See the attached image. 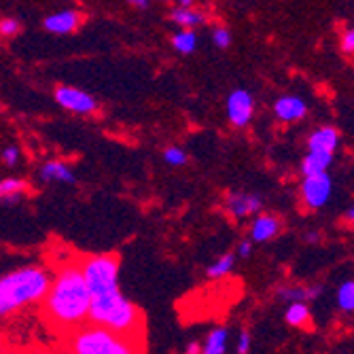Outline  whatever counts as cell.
<instances>
[{"label": "cell", "mask_w": 354, "mask_h": 354, "mask_svg": "<svg viewBox=\"0 0 354 354\" xmlns=\"http://www.w3.org/2000/svg\"><path fill=\"white\" fill-rule=\"evenodd\" d=\"M91 310V291L87 286L81 263H66L57 270L47 297L43 299V314L53 329L71 333L85 325Z\"/></svg>", "instance_id": "1"}, {"label": "cell", "mask_w": 354, "mask_h": 354, "mask_svg": "<svg viewBox=\"0 0 354 354\" xmlns=\"http://www.w3.org/2000/svg\"><path fill=\"white\" fill-rule=\"evenodd\" d=\"M51 278L41 268H21L0 280V314L7 316L21 306L35 304L47 297Z\"/></svg>", "instance_id": "2"}, {"label": "cell", "mask_w": 354, "mask_h": 354, "mask_svg": "<svg viewBox=\"0 0 354 354\" xmlns=\"http://www.w3.org/2000/svg\"><path fill=\"white\" fill-rule=\"evenodd\" d=\"M136 337H127L121 333H115L109 327L102 325H81L79 329L71 331L64 339V350L75 354H130L142 350Z\"/></svg>", "instance_id": "3"}, {"label": "cell", "mask_w": 354, "mask_h": 354, "mask_svg": "<svg viewBox=\"0 0 354 354\" xmlns=\"http://www.w3.org/2000/svg\"><path fill=\"white\" fill-rule=\"evenodd\" d=\"M91 291V299H111L119 293V259L115 254L85 257L79 261Z\"/></svg>", "instance_id": "4"}, {"label": "cell", "mask_w": 354, "mask_h": 354, "mask_svg": "<svg viewBox=\"0 0 354 354\" xmlns=\"http://www.w3.org/2000/svg\"><path fill=\"white\" fill-rule=\"evenodd\" d=\"M331 196V178L327 172L310 174L301 183V200L310 210L323 208L329 202Z\"/></svg>", "instance_id": "5"}, {"label": "cell", "mask_w": 354, "mask_h": 354, "mask_svg": "<svg viewBox=\"0 0 354 354\" xmlns=\"http://www.w3.org/2000/svg\"><path fill=\"white\" fill-rule=\"evenodd\" d=\"M55 100L59 106H64L71 113H79V115H89L98 109V102H95L89 93L77 87H68V85H59L55 89Z\"/></svg>", "instance_id": "6"}, {"label": "cell", "mask_w": 354, "mask_h": 354, "mask_svg": "<svg viewBox=\"0 0 354 354\" xmlns=\"http://www.w3.org/2000/svg\"><path fill=\"white\" fill-rule=\"evenodd\" d=\"M254 113V100L246 89H236L227 98V117L230 123L236 127H244L250 123Z\"/></svg>", "instance_id": "7"}, {"label": "cell", "mask_w": 354, "mask_h": 354, "mask_svg": "<svg viewBox=\"0 0 354 354\" xmlns=\"http://www.w3.org/2000/svg\"><path fill=\"white\" fill-rule=\"evenodd\" d=\"M225 208H227L236 218H244L248 214H254L263 208V202L254 193H230L225 200Z\"/></svg>", "instance_id": "8"}, {"label": "cell", "mask_w": 354, "mask_h": 354, "mask_svg": "<svg viewBox=\"0 0 354 354\" xmlns=\"http://www.w3.org/2000/svg\"><path fill=\"white\" fill-rule=\"evenodd\" d=\"M274 113L280 121L291 123V121L304 119L308 113V106L301 98H297V95H282V98H278L274 104Z\"/></svg>", "instance_id": "9"}, {"label": "cell", "mask_w": 354, "mask_h": 354, "mask_svg": "<svg viewBox=\"0 0 354 354\" xmlns=\"http://www.w3.org/2000/svg\"><path fill=\"white\" fill-rule=\"evenodd\" d=\"M282 230V223L278 216L274 214H259L252 221V227H250V238L252 242H270L274 240Z\"/></svg>", "instance_id": "10"}, {"label": "cell", "mask_w": 354, "mask_h": 354, "mask_svg": "<svg viewBox=\"0 0 354 354\" xmlns=\"http://www.w3.org/2000/svg\"><path fill=\"white\" fill-rule=\"evenodd\" d=\"M79 24H81V15L77 11H59L45 17L43 21L45 30L53 32V35H71V32L79 28Z\"/></svg>", "instance_id": "11"}, {"label": "cell", "mask_w": 354, "mask_h": 354, "mask_svg": "<svg viewBox=\"0 0 354 354\" xmlns=\"http://www.w3.org/2000/svg\"><path fill=\"white\" fill-rule=\"evenodd\" d=\"M339 145V132L335 127H320V130L312 132L308 138V149L310 151H329L335 153Z\"/></svg>", "instance_id": "12"}, {"label": "cell", "mask_w": 354, "mask_h": 354, "mask_svg": "<svg viewBox=\"0 0 354 354\" xmlns=\"http://www.w3.org/2000/svg\"><path fill=\"white\" fill-rule=\"evenodd\" d=\"M333 164V153L329 151H310L304 157V164H301V172L306 176L310 174H318V172H327V168Z\"/></svg>", "instance_id": "13"}, {"label": "cell", "mask_w": 354, "mask_h": 354, "mask_svg": "<svg viewBox=\"0 0 354 354\" xmlns=\"http://www.w3.org/2000/svg\"><path fill=\"white\" fill-rule=\"evenodd\" d=\"M170 19L174 24H178L180 28H196V26H202L204 24V13L200 11H193V7H176L170 11Z\"/></svg>", "instance_id": "14"}, {"label": "cell", "mask_w": 354, "mask_h": 354, "mask_svg": "<svg viewBox=\"0 0 354 354\" xmlns=\"http://www.w3.org/2000/svg\"><path fill=\"white\" fill-rule=\"evenodd\" d=\"M41 178L43 180H59V183H75V174L71 168L62 162H47L41 168Z\"/></svg>", "instance_id": "15"}, {"label": "cell", "mask_w": 354, "mask_h": 354, "mask_svg": "<svg viewBox=\"0 0 354 354\" xmlns=\"http://www.w3.org/2000/svg\"><path fill=\"white\" fill-rule=\"evenodd\" d=\"M320 293L318 286H284L278 291V297L280 299H286V301H308V299H314L316 295Z\"/></svg>", "instance_id": "16"}, {"label": "cell", "mask_w": 354, "mask_h": 354, "mask_svg": "<svg viewBox=\"0 0 354 354\" xmlns=\"http://www.w3.org/2000/svg\"><path fill=\"white\" fill-rule=\"evenodd\" d=\"M227 337H230V331L227 329H225V327H216L206 337L202 352L204 354H223L225 350H227Z\"/></svg>", "instance_id": "17"}, {"label": "cell", "mask_w": 354, "mask_h": 354, "mask_svg": "<svg viewBox=\"0 0 354 354\" xmlns=\"http://www.w3.org/2000/svg\"><path fill=\"white\" fill-rule=\"evenodd\" d=\"M26 191H28V183H24L19 178H5L0 183V196H3L5 204L17 202Z\"/></svg>", "instance_id": "18"}, {"label": "cell", "mask_w": 354, "mask_h": 354, "mask_svg": "<svg viewBox=\"0 0 354 354\" xmlns=\"http://www.w3.org/2000/svg\"><path fill=\"white\" fill-rule=\"evenodd\" d=\"M172 45H174V49H176L178 53H183V55L196 51L198 37H196V32H193V28H183L180 32H176V35L172 37Z\"/></svg>", "instance_id": "19"}, {"label": "cell", "mask_w": 354, "mask_h": 354, "mask_svg": "<svg viewBox=\"0 0 354 354\" xmlns=\"http://www.w3.org/2000/svg\"><path fill=\"white\" fill-rule=\"evenodd\" d=\"M286 323L291 327H306L310 323V310L306 301H293L291 308L286 310Z\"/></svg>", "instance_id": "20"}, {"label": "cell", "mask_w": 354, "mask_h": 354, "mask_svg": "<svg viewBox=\"0 0 354 354\" xmlns=\"http://www.w3.org/2000/svg\"><path fill=\"white\" fill-rule=\"evenodd\" d=\"M236 266V254L234 252H227V254H223L221 259H216L208 270H206V276L208 278H223V276H227Z\"/></svg>", "instance_id": "21"}, {"label": "cell", "mask_w": 354, "mask_h": 354, "mask_svg": "<svg viewBox=\"0 0 354 354\" xmlns=\"http://www.w3.org/2000/svg\"><path fill=\"white\" fill-rule=\"evenodd\" d=\"M337 306L344 312H354V280H348L337 291Z\"/></svg>", "instance_id": "22"}, {"label": "cell", "mask_w": 354, "mask_h": 354, "mask_svg": "<svg viewBox=\"0 0 354 354\" xmlns=\"http://www.w3.org/2000/svg\"><path fill=\"white\" fill-rule=\"evenodd\" d=\"M164 159L170 166H183V164H187V153L178 147H170L164 151Z\"/></svg>", "instance_id": "23"}, {"label": "cell", "mask_w": 354, "mask_h": 354, "mask_svg": "<svg viewBox=\"0 0 354 354\" xmlns=\"http://www.w3.org/2000/svg\"><path fill=\"white\" fill-rule=\"evenodd\" d=\"M212 41L218 49H227L230 43H232V35H230V30L227 28H216L212 32Z\"/></svg>", "instance_id": "24"}, {"label": "cell", "mask_w": 354, "mask_h": 354, "mask_svg": "<svg viewBox=\"0 0 354 354\" xmlns=\"http://www.w3.org/2000/svg\"><path fill=\"white\" fill-rule=\"evenodd\" d=\"M0 32H3L5 37H15L17 32H19V21L11 19V17L3 19V21H0Z\"/></svg>", "instance_id": "25"}, {"label": "cell", "mask_w": 354, "mask_h": 354, "mask_svg": "<svg viewBox=\"0 0 354 354\" xmlns=\"http://www.w3.org/2000/svg\"><path fill=\"white\" fill-rule=\"evenodd\" d=\"M17 159H19V149L17 147H7L3 151V162L7 166H15L17 164Z\"/></svg>", "instance_id": "26"}, {"label": "cell", "mask_w": 354, "mask_h": 354, "mask_svg": "<svg viewBox=\"0 0 354 354\" xmlns=\"http://www.w3.org/2000/svg\"><path fill=\"white\" fill-rule=\"evenodd\" d=\"M342 49L346 53H354V28L346 30L344 37H342Z\"/></svg>", "instance_id": "27"}, {"label": "cell", "mask_w": 354, "mask_h": 354, "mask_svg": "<svg viewBox=\"0 0 354 354\" xmlns=\"http://www.w3.org/2000/svg\"><path fill=\"white\" fill-rule=\"evenodd\" d=\"M250 350V333L248 331H242L240 333V339H238V352L240 354H246Z\"/></svg>", "instance_id": "28"}, {"label": "cell", "mask_w": 354, "mask_h": 354, "mask_svg": "<svg viewBox=\"0 0 354 354\" xmlns=\"http://www.w3.org/2000/svg\"><path fill=\"white\" fill-rule=\"evenodd\" d=\"M250 252H252V244H250V240L240 242V246H238V257H240V259H248Z\"/></svg>", "instance_id": "29"}, {"label": "cell", "mask_w": 354, "mask_h": 354, "mask_svg": "<svg viewBox=\"0 0 354 354\" xmlns=\"http://www.w3.org/2000/svg\"><path fill=\"white\" fill-rule=\"evenodd\" d=\"M202 350H204V346H200L198 342H191V344L187 346L185 352H187V354H198V352H202Z\"/></svg>", "instance_id": "30"}, {"label": "cell", "mask_w": 354, "mask_h": 354, "mask_svg": "<svg viewBox=\"0 0 354 354\" xmlns=\"http://www.w3.org/2000/svg\"><path fill=\"white\" fill-rule=\"evenodd\" d=\"M130 5H134V7H138V9H147L149 7V0H127Z\"/></svg>", "instance_id": "31"}, {"label": "cell", "mask_w": 354, "mask_h": 354, "mask_svg": "<svg viewBox=\"0 0 354 354\" xmlns=\"http://www.w3.org/2000/svg\"><path fill=\"white\" fill-rule=\"evenodd\" d=\"M180 7H193V0H176Z\"/></svg>", "instance_id": "32"}, {"label": "cell", "mask_w": 354, "mask_h": 354, "mask_svg": "<svg viewBox=\"0 0 354 354\" xmlns=\"http://www.w3.org/2000/svg\"><path fill=\"white\" fill-rule=\"evenodd\" d=\"M316 238H318V234H308V240H310V242H314Z\"/></svg>", "instance_id": "33"}, {"label": "cell", "mask_w": 354, "mask_h": 354, "mask_svg": "<svg viewBox=\"0 0 354 354\" xmlns=\"http://www.w3.org/2000/svg\"><path fill=\"white\" fill-rule=\"evenodd\" d=\"M348 218H350V221H354V208H352V210H348Z\"/></svg>", "instance_id": "34"}, {"label": "cell", "mask_w": 354, "mask_h": 354, "mask_svg": "<svg viewBox=\"0 0 354 354\" xmlns=\"http://www.w3.org/2000/svg\"><path fill=\"white\" fill-rule=\"evenodd\" d=\"M162 3H172V0H162Z\"/></svg>", "instance_id": "35"}]
</instances>
